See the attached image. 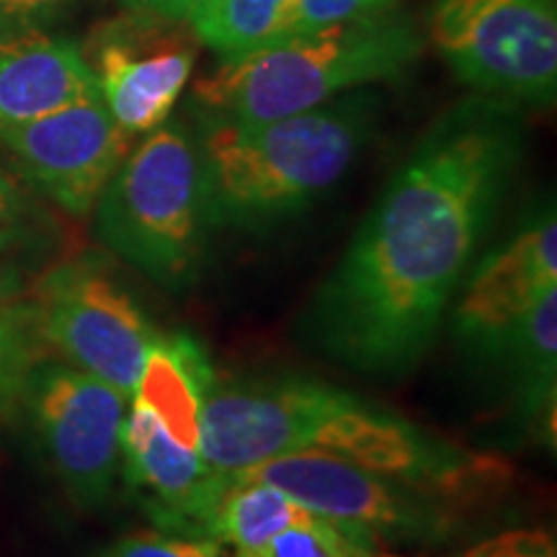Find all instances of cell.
<instances>
[{"label":"cell","instance_id":"6da1fadb","mask_svg":"<svg viewBox=\"0 0 557 557\" xmlns=\"http://www.w3.org/2000/svg\"><path fill=\"white\" fill-rule=\"evenodd\" d=\"M524 150L511 101H465L389 178L320 287L312 336L364 372H403L429 351Z\"/></svg>","mask_w":557,"mask_h":557},{"label":"cell","instance_id":"7a4b0ae2","mask_svg":"<svg viewBox=\"0 0 557 557\" xmlns=\"http://www.w3.org/2000/svg\"><path fill=\"white\" fill-rule=\"evenodd\" d=\"M209 227L256 230L312 205L351 169L374 127V96L348 94L267 124H205Z\"/></svg>","mask_w":557,"mask_h":557},{"label":"cell","instance_id":"3957f363","mask_svg":"<svg viewBox=\"0 0 557 557\" xmlns=\"http://www.w3.org/2000/svg\"><path fill=\"white\" fill-rule=\"evenodd\" d=\"M418 54L416 26L382 11L222 60L194 83L191 101L205 124H267L395 78Z\"/></svg>","mask_w":557,"mask_h":557},{"label":"cell","instance_id":"277c9868","mask_svg":"<svg viewBox=\"0 0 557 557\" xmlns=\"http://www.w3.org/2000/svg\"><path fill=\"white\" fill-rule=\"evenodd\" d=\"M99 235L129 267L178 289L197 271L209 230L201 156L178 124L152 129L101 191Z\"/></svg>","mask_w":557,"mask_h":557},{"label":"cell","instance_id":"5b68a950","mask_svg":"<svg viewBox=\"0 0 557 557\" xmlns=\"http://www.w3.org/2000/svg\"><path fill=\"white\" fill-rule=\"evenodd\" d=\"M302 449L341 457L431 498L465 496L506 478V465L498 459L438 442L406 418L323 382L312 389Z\"/></svg>","mask_w":557,"mask_h":557},{"label":"cell","instance_id":"8992f818","mask_svg":"<svg viewBox=\"0 0 557 557\" xmlns=\"http://www.w3.org/2000/svg\"><path fill=\"white\" fill-rule=\"evenodd\" d=\"M429 34L457 78L480 96L555 101V0H436Z\"/></svg>","mask_w":557,"mask_h":557},{"label":"cell","instance_id":"52a82bcc","mask_svg":"<svg viewBox=\"0 0 557 557\" xmlns=\"http://www.w3.org/2000/svg\"><path fill=\"white\" fill-rule=\"evenodd\" d=\"M39 338L90 377L132 398L156 333L120 284L90 261H70L39 278L29 305Z\"/></svg>","mask_w":557,"mask_h":557},{"label":"cell","instance_id":"ba28073f","mask_svg":"<svg viewBox=\"0 0 557 557\" xmlns=\"http://www.w3.org/2000/svg\"><path fill=\"white\" fill-rule=\"evenodd\" d=\"M45 455L70 496L101 506L122 462L127 398L75 367H34L24 385Z\"/></svg>","mask_w":557,"mask_h":557},{"label":"cell","instance_id":"9c48e42d","mask_svg":"<svg viewBox=\"0 0 557 557\" xmlns=\"http://www.w3.org/2000/svg\"><path fill=\"white\" fill-rule=\"evenodd\" d=\"M230 478L274 485L318 517L372 537L429 540L449 524L436 498L315 449L271 457Z\"/></svg>","mask_w":557,"mask_h":557},{"label":"cell","instance_id":"30bf717a","mask_svg":"<svg viewBox=\"0 0 557 557\" xmlns=\"http://www.w3.org/2000/svg\"><path fill=\"white\" fill-rule=\"evenodd\" d=\"M21 173L70 214H88L129 152L101 96L29 122L0 124Z\"/></svg>","mask_w":557,"mask_h":557},{"label":"cell","instance_id":"8fae6325","mask_svg":"<svg viewBox=\"0 0 557 557\" xmlns=\"http://www.w3.org/2000/svg\"><path fill=\"white\" fill-rule=\"evenodd\" d=\"M135 16L132 26L107 32L90 65L103 107L129 137L163 127L197 60L189 41L160 29L169 18Z\"/></svg>","mask_w":557,"mask_h":557},{"label":"cell","instance_id":"7c38bea8","mask_svg":"<svg viewBox=\"0 0 557 557\" xmlns=\"http://www.w3.org/2000/svg\"><path fill=\"white\" fill-rule=\"evenodd\" d=\"M310 380L212 387L199 410V455L214 470L233 475L271 457L302 449L312 403Z\"/></svg>","mask_w":557,"mask_h":557},{"label":"cell","instance_id":"4fadbf2b","mask_svg":"<svg viewBox=\"0 0 557 557\" xmlns=\"http://www.w3.org/2000/svg\"><path fill=\"white\" fill-rule=\"evenodd\" d=\"M122 423V459L127 478L152 504V517L165 529L209 537L214 508L227 491L230 475L201 459L165 431L143 400L132 398Z\"/></svg>","mask_w":557,"mask_h":557},{"label":"cell","instance_id":"5bb4252c","mask_svg":"<svg viewBox=\"0 0 557 557\" xmlns=\"http://www.w3.org/2000/svg\"><path fill=\"white\" fill-rule=\"evenodd\" d=\"M555 287L557 222L547 209L472 276L455 310L457 336L491 348Z\"/></svg>","mask_w":557,"mask_h":557},{"label":"cell","instance_id":"9a60e30c","mask_svg":"<svg viewBox=\"0 0 557 557\" xmlns=\"http://www.w3.org/2000/svg\"><path fill=\"white\" fill-rule=\"evenodd\" d=\"M96 96L99 81L75 41L45 24L0 16V124L37 120Z\"/></svg>","mask_w":557,"mask_h":557},{"label":"cell","instance_id":"2e32d148","mask_svg":"<svg viewBox=\"0 0 557 557\" xmlns=\"http://www.w3.org/2000/svg\"><path fill=\"white\" fill-rule=\"evenodd\" d=\"M209 385L212 372L189 338H156L132 398L143 400L171 436L199 449V410Z\"/></svg>","mask_w":557,"mask_h":557},{"label":"cell","instance_id":"e0dca14e","mask_svg":"<svg viewBox=\"0 0 557 557\" xmlns=\"http://www.w3.org/2000/svg\"><path fill=\"white\" fill-rule=\"evenodd\" d=\"M299 0H197L186 21L222 60L295 37Z\"/></svg>","mask_w":557,"mask_h":557},{"label":"cell","instance_id":"ac0fdd59","mask_svg":"<svg viewBox=\"0 0 557 557\" xmlns=\"http://www.w3.org/2000/svg\"><path fill=\"white\" fill-rule=\"evenodd\" d=\"M493 351L504 354L508 369L517 377L519 398L527 413L555 416V367H557V287L511 325Z\"/></svg>","mask_w":557,"mask_h":557},{"label":"cell","instance_id":"d6986e66","mask_svg":"<svg viewBox=\"0 0 557 557\" xmlns=\"http://www.w3.org/2000/svg\"><path fill=\"white\" fill-rule=\"evenodd\" d=\"M312 511L299 506L295 498L278 487L261 483V480L230 478L227 491L222 493L214 508L209 537L214 542H227L238 553L267 545L271 537L284 529L310 519Z\"/></svg>","mask_w":557,"mask_h":557},{"label":"cell","instance_id":"ffe728a7","mask_svg":"<svg viewBox=\"0 0 557 557\" xmlns=\"http://www.w3.org/2000/svg\"><path fill=\"white\" fill-rule=\"evenodd\" d=\"M372 542V534L357 527L312 513L310 519L271 537L267 545L243 549L238 557H374Z\"/></svg>","mask_w":557,"mask_h":557},{"label":"cell","instance_id":"44dd1931","mask_svg":"<svg viewBox=\"0 0 557 557\" xmlns=\"http://www.w3.org/2000/svg\"><path fill=\"white\" fill-rule=\"evenodd\" d=\"M39 341L32 310L0 297V403L24 393L32 369L37 367Z\"/></svg>","mask_w":557,"mask_h":557},{"label":"cell","instance_id":"7402d4cb","mask_svg":"<svg viewBox=\"0 0 557 557\" xmlns=\"http://www.w3.org/2000/svg\"><path fill=\"white\" fill-rule=\"evenodd\" d=\"M101 557H220V542L207 537H171L137 532L111 545Z\"/></svg>","mask_w":557,"mask_h":557},{"label":"cell","instance_id":"603a6c76","mask_svg":"<svg viewBox=\"0 0 557 557\" xmlns=\"http://www.w3.org/2000/svg\"><path fill=\"white\" fill-rule=\"evenodd\" d=\"M457 557H557V545L547 529H506Z\"/></svg>","mask_w":557,"mask_h":557},{"label":"cell","instance_id":"cb8c5ba5","mask_svg":"<svg viewBox=\"0 0 557 557\" xmlns=\"http://www.w3.org/2000/svg\"><path fill=\"white\" fill-rule=\"evenodd\" d=\"M393 0H299L297 34H310L331 24L357 21L387 11Z\"/></svg>","mask_w":557,"mask_h":557},{"label":"cell","instance_id":"d4e9b609","mask_svg":"<svg viewBox=\"0 0 557 557\" xmlns=\"http://www.w3.org/2000/svg\"><path fill=\"white\" fill-rule=\"evenodd\" d=\"M70 3H75V0H0V16L45 24L47 18L67 9Z\"/></svg>","mask_w":557,"mask_h":557},{"label":"cell","instance_id":"484cf974","mask_svg":"<svg viewBox=\"0 0 557 557\" xmlns=\"http://www.w3.org/2000/svg\"><path fill=\"white\" fill-rule=\"evenodd\" d=\"M132 13L158 16L169 21H186L197 0H122Z\"/></svg>","mask_w":557,"mask_h":557},{"label":"cell","instance_id":"4316f807","mask_svg":"<svg viewBox=\"0 0 557 557\" xmlns=\"http://www.w3.org/2000/svg\"><path fill=\"white\" fill-rule=\"evenodd\" d=\"M11 218H13L11 189H9V184H5L3 173H0V250H3L5 240H9V233H11Z\"/></svg>","mask_w":557,"mask_h":557}]
</instances>
